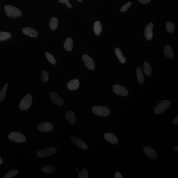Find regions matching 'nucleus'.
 I'll use <instances>...</instances> for the list:
<instances>
[{
	"instance_id": "obj_23",
	"label": "nucleus",
	"mask_w": 178,
	"mask_h": 178,
	"mask_svg": "<svg viewBox=\"0 0 178 178\" xmlns=\"http://www.w3.org/2000/svg\"><path fill=\"white\" fill-rule=\"evenodd\" d=\"M49 25L51 29L55 30L57 29L58 25V20L57 18H51L49 22Z\"/></svg>"
},
{
	"instance_id": "obj_2",
	"label": "nucleus",
	"mask_w": 178,
	"mask_h": 178,
	"mask_svg": "<svg viewBox=\"0 0 178 178\" xmlns=\"http://www.w3.org/2000/svg\"><path fill=\"white\" fill-rule=\"evenodd\" d=\"M170 102L168 100H163L155 107L154 109V112L157 114H162L169 108Z\"/></svg>"
},
{
	"instance_id": "obj_30",
	"label": "nucleus",
	"mask_w": 178,
	"mask_h": 178,
	"mask_svg": "<svg viewBox=\"0 0 178 178\" xmlns=\"http://www.w3.org/2000/svg\"><path fill=\"white\" fill-rule=\"evenodd\" d=\"M45 56L47 60L51 64L55 65L56 63V60L52 55L48 52L45 53Z\"/></svg>"
},
{
	"instance_id": "obj_9",
	"label": "nucleus",
	"mask_w": 178,
	"mask_h": 178,
	"mask_svg": "<svg viewBox=\"0 0 178 178\" xmlns=\"http://www.w3.org/2000/svg\"><path fill=\"white\" fill-rule=\"evenodd\" d=\"M71 140L73 143L79 148L83 150H86L88 149L87 145L80 138L72 136L71 138Z\"/></svg>"
},
{
	"instance_id": "obj_39",
	"label": "nucleus",
	"mask_w": 178,
	"mask_h": 178,
	"mask_svg": "<svg viewBox=\"0 0 178 178\" xmlns=\"http://www.w3.org/2000/svg\"><path fill=\"white\" fill-rule=\"evenodd\" d=\"M3 162V159L0 157V165H1L2 163Z\"/></svg>"
},
{
	"instance_id": "obj_3",
	"label": "nucleus",
	"mask_w": 178,
	"mask_h": 178,
	"mask_svg": "<svg viewBox=\"0 0 178 178\" xmlns=\"http://www.w3.org/2000/svg\"><path fill=\"white\" fill-rule=\"evenodd\" d=\"M92 110L94 114L101 117H106L110 114V110L105 106H95L93 107Z\"/></svg>"
},
{
	"instance_id": "obj_41",
	"label": "nucleus",
	"mask_w": 178,
	"mask_h": 178,
	"mask_svg": "<svg viewBox=\"0 0 178 178\" xmlns=\"http://www.w3.org/2000/svg\"><path fill=\"white\" fill-rule=\"evenodd\" d=\"M76 79H78V78H77Z\"/></svg>"
},
{
	"instance_id": "obj_20",
	"label": "nucleus",
	"mask_w": 178,
	"mask_h": 178,
	"mask_svg": "<svg viewBox=\"0 0 178 178\" xmlns=\"http://www.w3.org/2000/svg\"><path fill=\"white\" fill-rule=\"evenodd\" d=\"M64 47V49L68 51H70L72 50L73 47V41L70 37L67 38L65 40Z\"/></svg>"
},
{
	"instance_id": "obj_8",
	"label": "nucleus",
	"mask_w": 178,
	"mask_h": 178,
	"mask_svg": "<svg viewBox=\"0 0 178 178\" xmlns=\"http://www.w3.org/2000/svg\"><path fill=\"white\" fill-rule=\"evenodd\" d=\"M49 95L51 101L56 106L61 107L64 105V101L57 93L52 92L50 93Z\"/></svg>"
},
{
	"instance_id": "obj_28",
	"label": "nucleus",
	"mask_w": 178,
	"mask_h": 178,
	"mask_svg": "<svg viewBox=\"0 0 178 178\" xmlns=\"http://www.w3.org/2000/svg\"><path fill=\"white\" fill-rule=\"evenodd\" d=\"M166 27L167 31L169 33L172 34L174 32L175 25L174 23L168 22H166Z\"/></svg>"
},
{
	"instance_id": "obj_13",
	"label": "nucleus",
	"mask_w": 178,
	"mask_h": 178,
	"mask_svg": "<svg viewBox=\"0 0 178 178\" xmlns=\"http://www.w3.org/2000/svg\"><path fill=\"white\" fill-rule=\"evenodd\" d=\"M153 27V23H150L146 26L144 30V36L147 40L150 41L153 38V33L152 32Z\"/></svg>"
},
{
	"instance_id": "obj_34",
	"label": "nucleus",
	"mask_w": 178,
	"mask_h": 178,
	"mask_svg": "<svg viewBox=\"0 0 178 178\" xmlns=\"http://www.w3.org/2000/svg\"><path fill=\"white\" fill-rule=\"evenodd\" d=\"M58 1L60 3L66 4L69 8H72V6L71 4L70 3L69 0H58Z\"/></svg>"
},
{
	"instance_id": "obj_5",
	"label": "nucleus",
	"mask_w": 178,
	"mask_h": 178,
	"mask_svg": "<svg viewBox=\"0 0 178 178\" xmlns=\"http://www.w3.org/2000/svg\"><path fill=\"white\" fill-rule=\"evenodd\" d=\"M8 138L11 141L17 142H24L26 141V138L23 134L18 132L11 133Z\"/></svg>"
},
{
	"instance_id": "obj_24",
	"label": "nucleus",
	"mask_w": 178,
	"mask_h": 178,
	"mask_svg": "<svg viewBox=\"0 0 178 178\" xmlns=\"http://www.w3.org/2000/svg\"><path fill=\"white\" fill-rule=\"evenodd\" d=\"M102 30V27L101 23L99 21H97L94 23V30L95 34L99 36Z\"/></svg>"
},
{
	"instance_id": "obj_29",
	"label": "nucleus",
	"mask_w": 178,
	"mask_h": 178,
	"mask_svg": "<svg viewBox=\"0 0 178 178\" xmlns=\"http://www.w3.org/2000/svg\"><path fill=\"white\" fill-rule=\"evenodd\" d=\"M18 173V171L17 170H12L9 171L3 177V178H12L15 175H17Z\"/></svg>"
},
{
	"instance_id": "obj_37",
	"label": "nucleus",
	"mask_w": 178,
	"mask_h": 178,
	"mask_svg": "<svg viewBox=\"0 0 178 178\" xmlns=\"http://www.w3.org/2000/svg\"><path fill=\"white\" fill-rule=\"evenodd\" d=\"M172 123L173 125H177L178 124V116L177 115L172 120Z\"/></svg>"
},
{
	"instance_id": "obj_22",
	"label": "nucleus",
	"mask_w": 178,
	"mask_h": 178,
	"mask_svg": "<svg viewBox=\"0 0 178 178\" xmlns=\"http://www.w3.org/2000/svg\"><path fill=\"white\" fill-rule=\"evenodd\" d=\"M55 170V168L52 166L47 165L42 168L41 171L46 174H51Z\"/></svg>"
},
{
	"instance_id": "obj_36",
	"label": "nucleus",
	"mask_w": 178,
	"mask_h": 178,
	"mask_svg": "<svg viewBox=\"0 0 178 178\" xmlns=\"http://www.w3.org/2000/svg\"><path fill=\"white\" fill-rule=\"evenodd\" d=\"M114 177L115 178H123V177L120 172H116L115 174Z\"/></svg>"
},
{
	"instance_id": "obj_32",
	"label": "nucleus",
	"mask_w": 178,
	"mask_h": 178,
	"mask_svg": "<svg viewBox=\"0 0 178 178\" xmlns=\"http://www.w3.org/2000/svg\"><path fill=\"white\" fill-rule=\"evenodd\" d=\"M79 178H88L89 177V175L87 170L84 168L80 173L78 174Z\"/></svg>"
},
{
	"instance_id": "obj_33",
	"label": "nucleus",
	"mask_w": 178,
	"mask_h": 178,
	"mask_svg": "<svg viewBox=\"0 0 178 178\" xmlns=\"http://www.w3.org/2000/svg\"><path fill=\"white\" fill-rule=\"evenodd\" d=\"M132 3L131 2H128L127 3L124 5L120 9V11L122 12H125L131 6Z\"/></svg>"
},
{
	"instance_id": "obj_25",
	"label": "nucleus",
	"mask_w": 178,
	"mask_h": 178,
	"mask_svg": "<svg viewBox=\"0 0 178 178\" xmlns=\"http://www.w3.org/2000/svg\"><path fill=\"white\" fill-rule=\"evenodd\" d=\"M138 81L140 84H142L144 81V77L142 70L140 68H138L136 71Z\"/></svg>"
},
{
	"instance_id": "obj_40",
	"label": "nucleus",
	"mask_w": 178,
	"mask_h": 178,
	"mask_svg": "<svg viewBox=\"0 0 178 178\" xmlns=\"http://www.w3.org/2000/svg\"><path fill=\"white\" fill-rule=\"evenodd\" d=\"M77 1H78L79 2H81L83 0H77Z\"/></svg>"
},
{
	"instance_id": "obj_7",
	"label": "nucleus",
	"mask_w": 178,
	"mask_h": 178,
	"mask_svg": "<svg viewBox=\"0 0 178 178\" xmlns=\"http://www.w3.org/2000/svg\"><path fill=\"white\" fill-rule=\"evenodd\" d=\"M144 153L150 159L155 160L158 158V156L156 151L153 148L149 146H146L144 147Z\"/></svg>"
},
{
	"instance_id": "obj_1",
	"label": "nucleus",
	"mask_w": 178,
	"mask_h": 178,
	"mask_svg": "<svg viewBox=\"0 0 178 178\" xmlns=\"http://www.w3.org/2000/svg\"><path fill=\"white\" fill-rule=\"evenodd\" d=\"M5 13L8 17L12 18L20 17L22 15V12L16 7L10 5L4 7Z\"/></svg>"
},
{
	"instance_id": "obj_18",
	"label": "nucleus",
	"mask_w": 178,
	"mask_h": 178,
	"mask_svg": "<svg viewBox=\"0 0 178 178\" xmlns=\"http://www.w3.org/2000/svg\"><path fill=\"white\" fill-rule=\"evenodd\" d=\"M164 53L166 57L173 59L174 55L171 47L168 44L166 45L164 48Z\"/></svg>"
},
{
	"instance_id": "obj_15",
	"label": "nucleus",
	"mask_w": 178,
	"mask_h": 178,
	"mask_svg": "<svg viewBox=\"0 0 178 178\" xmlns=\"http://www.w3.org/2000/svg\"><path fill=\"white\" fill-rule=\"evenodd\" d=\"M22 31L23 34L28 36L32 37H36L38 36V32L36 30L32 28L27 27L23 28Z\"/></svg>"
},
{
	"instance_id": "obj_38",
	"label": "nucleus",
	"mask_w": 178,
	"mask_h": 178,
	"mask_svg": "<svg viewBox=\"0 0 178 178\" xmlns=\"http://www.w3.org/2000/svg\"><path fill=\"white\" fill-rule=\"evenodd\" d=\"M174 151H175L178 152V146H176L174 147Z\"/></svg>"
},
{
	"instance_id": "obj_35",
	"label": "nucleus",
	"mask_w": 178,
	"mask_h": 178,
	"mask_svg": "<svg viewBox=\"0 0 178 178\" xmlns=\"http://www.w3.org/2000/svg\"><path fill=\"white\" fill-rule=\"evenodd\" d=\"M138 1L140 3L146 4L150 3L151 1V0H138Z\"/></svg>"
},
{
	"instance_id": "obj_4",
	"label": "nucleus",
	"mask_w": 178,
	"mask_h": 178,
	"mask_svg": "<svg viewBox=\"0 0 178 178\" xmlns=\"http://www.w3.org/2000/svg\"><path fill=\"white\" fill-rule=\"evenodd\" d=\"M32 102V98L31 95L30 94H27L20 102V109L22 110H26L29 109L31 106Z\"/></svg>"
},
{
	"instance_id": "obj_31",
	"label": "nucleus",
	"mask_w": 178,
	"mask_h": 178,
	"mask_svg": "<svg viewBox=\"0 0 178 178\" xmlns=\"http://www.w3.org/2000/svg\"><path fill=\"white\" fill-rule=\"evenodd\" d=\"M49 79L48 74L45 70H43L41 75V80L42 82L45 83L47 82Z\"/></svg>"
},
{
	"instance_id": "obj_27",
	"label": "nucleus",
	"mask_w": 178,
	"mask_h": 178,
	"mask_svg": "<svg viewBox=\"0 0 178 178\" xmlns=\"http://www.w3.org/2000/svg\"><path fill=\"white\" fill-rule=\"evenodd\" d=\"M11 34L8 32H0V41H4L10 39Z\"/></svg>"
},
{
	"instance_id": "obj_10",
	"label": "nucleus",
	"mask_w": 178,
	"mask_h": 178,
	"mask_svg": "<svg viewBox=\"0 0 178 178\" xmlns=\"http://www.w3.org/2000/svg\"><path fill=\"white\" fill-rule=\"evenodd\" d=\"M112 89L114 92L117 95L123 97H127L128 95L127 89L121 85H115L113 86Z\"/></svg>"
},
{
	"instance_id": "obj_19",
	"label": "nucleus",
	"mask_w": 178,
	"mask_h": 178,
	"mask_svg": "<svg viewBox=\"0 0 178 178\" xmlns=\"http://www.w3.org/2000/svg\"><path fill=\"white\" fill-rule=\"evenodd\" d=\"M115 53L117 57L118 58L119 61L122 64H124L126 62V59L123 55L122 52L120 49L118 48H116L115 49Z\"/></svg>"
},
{
	"instance_id": "obj_26",
	"label": "nucleus",
	"mask_w": 178,
	"mask_h": 178,
	"mask_svg": "<svg viewBox=\"0 0 178 178\" xmlns=\"http://www.w3.org/2000/svg\"><path fill=\"white\" fill-rule=\"evenodd\" d=\"M8 87V83H6L4 86L1 91H0V102L3 101L5 99V98L6 93Z\"/></svg>"
},
{
	"instance_id": "obj_12",
	"label": "nucleus",
	"mask_w": 178,
	"mask_h": 178,
	"mask_svg": "<svg viewBox=\"0 0 178 178\" xmlns=\"http://www.w3.org/2000/svg\"><path fill=\"white\" fill-rule=\"evenodd\" d=\"M83 60L84 64L88 69L91 70L94 69L95 64L92 58L86 55H84L83 56Z\"/></svg>"
},
{
	"instance_id": "obj_11",
	"label": "nucleus",
	"mask_w": 178,
	"mask_h": 178,
	"mask_svg": "<svg viewBox=\"0 0 178 178\" xmlns=\"http://www.w3.org/2000/svg\"><path fill=\"white\" fill-rule=\"evenodd\" d=\"M37 128L41 132H48L51 131L53 130V126L50 123L44 122L39 124L37 126Z\"/></svg>"
},
{
	"instance_id": "obj_17",
	"label": "nucleus",
	"mask_w": 178,
	"mask_h": 178,
	"mask_svg": "<svg viewBox=\"0 0 178 178\" xmlns=\"http://www.w3.org/2000/svg\"><path fill=\"white\" fill-rule=\"evenodd\" d=\"M65 118L72 125H74L76 123L75 115L73 112L70 111H68L66 114Z\"/></svg>"
},
{
	"instance_id": "obj_21",
	"label": "nucleus",
	"mask_w": 178,
	"mask_h": 178,
	"mask_svg": "<svg viewBox=\"0 0 178 178\" xmlns=\"http://www.w3.org/2000/svg\"><path fill=\"white\" fill-rule=\"evenodd\" d=\"M144 71L147 76L149 77L151 76V73L152 67L149 63L145 62L144 63Z\"/></svg>"
},
{
	"instance_id": "obj_14",
	"label": "nucleus",
	"mask_w": 178,
	"mask_h": 178,
	"mask_svg": "<svg viewBox=\"0 0 178 178\" xmlns=\"http://www.w3.org/2000/svg\"><path fill=\"white\" fill-rule=\"evenodd\" d=\"M104 137L107 142L112 144H116L118 142V138L113 134L107 133L104 135Z\"/></svg>"
},
{
	"instance_id": "obj_6",
	"label": "nucleus",
	"mask_w": 178,
	"mask_h": 178,
	"mask_svg": "<svg viewBox=\"0 0 178 178\" xmlns=\"http://www.w3.org/2000/svg\"><path fill=\"white\" fill-rule=\"evenodd\" d=\"M57 151L55 147H51L41 150L37 152V155L39 157H46L55 154Z\"/></svg>"
},
{
	"instance_id": "obj_16",
	"label": "nucleus",
	"mask_w": 178,
	"mask_h": 178,
	"mask_svg": "<svg viewBox=\"0 0 178 178\" xmlns=\"http://www.w3.org/2000/svg\"><path fill=\"white\" fill-rule=\"evenodd\" d=\"M79 82L78 79H72L68 83L67 87L69 90H76L79 87Z\"/></svg>"
}]
</instances>
